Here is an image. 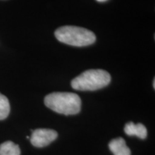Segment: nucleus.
I'll return each mask as SVG.
<instances>
[{
    "mask_svg": "<svg viewBox=\"0 0 155 155\" xmlns=\"http://www.w3.org/2000/svg\"><path fill=\"white\" fill-rule=\"evenodd\" d=\"M55 35L60 42L76 47L90 45L96 41L92 31L76 26L61 27L55 30Z\"/></svg>",
    "mask_w": 155,
    "mask_h": 155,
    "instance_id": "3",
    "label": "nucleus"
},
{
    "mask_svg": "<svg viewBox=\"0 0 155 155\" xmlns=\"http://www.w3.org/2000/svg\"><path fill=\"white\" fill-rule=\"evenodd\" d=\"M58 137L55 130L48 129H38L32 131L30 141L36 147H44L49 145Z\"/></svg>",
    "mask_w": 155,
    "mask_h": 155,
    "instance_id": "4",
    "label": "nucleus"
},
{
    "mask_svg": "<svg viewBox=\"0 0 155 155\" xmlns=\"http://www.w3.org/2000/svg\"><path fill=\"white\" fill-rule=\"evenodd\" d=\"M96 1H98V2H106V1H107V0H96Z\"/></svg>",
    "mask_w": 155,
    "mask_h": 155,
    "instance_id": "9",
    "label": "nucleus"
},
{
    "mask_svg": "<svg viewBox=\"0 0 155 155\" xmlns=\"http://www.w3.org/2000/svg\"><path fill=\"white\" fill-rule=\"evenodd\" d=\"M111 82V75L101 69L84 71L71 81V86L78 91H96L107 86Z\"/></svg>",
    "mask_w": 155,
    "mask_h": 155,
    "instance_id": "2",
    "label": "nucleus"
},
{
    "mask_svg": "<svg viewBox=\"0 0 155 155\" xmlns=\"http://www.w3.org/2000/svg\"><path fill=\"white\" fill-rule=\"evenodd\" d=\"M108 147L114 155H131L130 149L127 146L125 140L121 137L111 140Z\"/></svg>",
    "mask_w": 155,
    "mask_h": 155,
    "instance_id": "5",
    "label": "nucleus"
},
{
    "mask_svg": "<svg viewBox=\"0 0 155 155\" xmlns=\"http://www.w3.org/2000/svg\"><path fill=\"white\" fill-rule=\"evenodd\" d=\"M0 155H20V149L12 141H5L0 144Z\"/></svg>",
    "mask_w": 155,
    "mask_h": 155,
    "instance_id": "7",
    "label": "nucleus"
},
{
    "mask_svg": "<svg viewBox=\"0 0 155 155\" xmlns=\"http://www.w3.org/2000/svg\"><path fill=\"white\" fill-rule=\"evenodd\" d=\"M124 132L129 136H137L139 138L144 139L147 136V130L142 124H134L129 122L124 127Z\"/></svg>",
    "mask_w": 155,
    "mask_h": 155,
    "instance_id": "6",
    "label": "nucleus"
},
{
    "mask_svg": "<svg viewBox=\"0 0 155 155\" xmlns=\"http://www.w3.org/2000/svg\"><path fill=\"white\" fill-rule=\"evenodd\" d=\"M153 87H154V88H155V79H154V81H153Z\"/></svg>",
    "mask_w": 155,
    "mask_h": 155,
    "instance_id": "10",
    "label": "nucleus"
},
{
    "mask_svg": "<svg viewBox=\"0 0 155 155\" xmlns=\"http://www.w3.org/2000/svg\"><path fill=\"white\" fill-rule=\"evenodd\" d=\"M10 112V105L8 98L0 94V120L5 119Z\"/></svg>",
    "mask_w": 155,
    "mask_h": 155,
    "instance_id": "8",
    "label": "nucleus"
},
{
    "mask_svg": "<svg viewBox=\"0 0 155 155\" xmlns=\"http://www.w3.org/2000/svg\"><path fill=\"white\" fill-rule=\"evenodd\" d=\"M44 101L48 108L64 115H75L81 111V100L73 93H52L45 96Z\"/></svg>",
    "mask_w": 155,
    "mask_h": 155,
    "instance_id": "1",
    "label": "nucleus"
}]
</instances>
